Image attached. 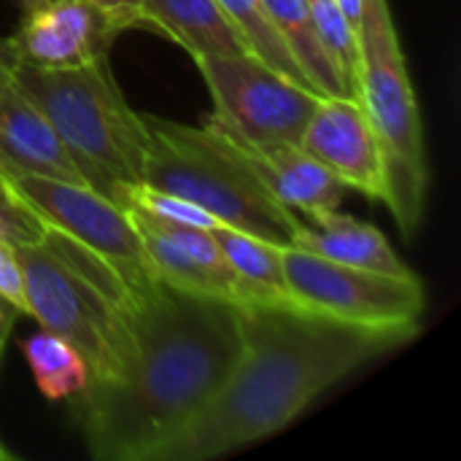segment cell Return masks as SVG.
Listing matches in <instances>:
<instances>
[{"instance_id": "cell-1", "label": "cell", "mask_w": 461, "mask_h": 461, "mask_svg": "<svg viewBox=\"0 0 461 461\" xmlns=\"http://www.w3.org/2000/svg\"><path fill=\"white\" fill-rule=\"evenodd\" d=\"M122 370L70 397L89 456L154 461L213 400L240 354L238 305L178 289L162 278L140 286Z\"/></svg>"}, {"instance_id": "cell-2", "label": "cell", "mask_w": 461, "mask_h": 461, "mask_svg": "<svg viewBox=\"0 0 461 461\" xmlns=\"http://www.w3.org/2000/svg\"><path fill=\"white\" fill-rule=\"evenodd\" d=\"M238 319L240 354L227 381L154 461H211L262 443L346 375L419 335V324H351L297 303H246Z\"/></svg>"}, {"instance_id": "cell-3", "label": "cell", "mask_w": 461, "mask_h": 461, "mask_svg": "<svg viewBox=\"0 0 461 461\" xmlns=\"http://www.w3.org/2000/svg\"><path fill=\"white\" fill-rule=\"evenodd\" d=\"M27 316L81 351L89 378H113L130 354L135 292L95 251L46 224L32 243L16 246Z\"/></svg>"}, {"instance_id": "cell-4", "label": "cell", "mask_w": 461, "mask_h": 461, "mask_svg": "<svg viewBox=\"0 0 461 461\" xmlns=\"http://www.w3.org/2000/svg\"><path fill=\"white\" fill-rule=\"evenodd\" d=\"M11 84L49 119L84 184L122 205L124 192L143 181L146 124L127 105L108 57L76 68L19 62Z\"/></svg>"}, {"instance_id": "cell-5", "label": "cell", "mask_w": 461, "mask_h": 461, "mask_svg": "<svg viewBox=\"0 0 461 461\" xmlns=\"http://www.w3.org/2000/svg\"><path fill=\"white\" fill-rule=\"evenodd\" d=\"M357 32V100L362 103L381 143L384 203L389 205L400 230L413 235L424 219L429 162L421 113L389 0H365Z\"/></svg>"}, {"instance_id": "cell-6", "label": "cell", "mask_w": 461, "mask_h": 461, "mask_svg": "<svg viewBox=\"0 0 461 461\" xmlns=\"http://www.w3.org/2000/svg\"><path fill=\"white\" fill-rule=\"evenodd\" d=\"M146 162L143 184L178 194L219 224L292 243L300 216L276 203L254 173L208 130L143 113Z\"/></svg>"}, {"instance_id": "cell-7", "label": "cell", "mask_w": 461, "mask_h": 461, "mask_svg": "<svg viewBox=\"0 0 461 461\" xmlns=\"http://www.w3.org/2000/svg\"><path fill=\"white\" fill-rule=\"evenodd\" d=\"M197 70L213 97V119L254 143H297L313 116V89L286 78L254 51L197 57Z\"/></svg>"}, {"instance_id": "cell-8", "label": "cell", "mask_w": 461, "mask_h": 461, "mask_svg": "<svg viewBox=\"0 0 461 461\" xmlns=\"http://www.w3.org/2000/svg\"><path fill=\"white\" fill-rule=\"evenodd\" d=\"M281 267L286 289L297 305L340 321L405 327L419 324L427 305L424 284L416 273L389 276L351 267L292 243L281 246Z\"/></svg>"}, {"instance_id": "cell-9", "label": "cell", "mask_w": 461, "mask_h": 461, "mask_svg": "<svg viewBox=\"0 0 461 461\" xmlns=\"http://www.w3.org/2000/svg\"><path fill=\"white\" fill-rule=\"evenodd\" d=\"M16 194L43 224L65 232L76 243L103 257L132 292L159 278L146 257L130 213L86 184L57 181L27 173H5Z\"/></svg>"}, {"instance_id": "cell-10", "label": "cell", "mask_w": 461, "mask_h": 461, "mask_svg": "<svg viewBox=\"0 0 461 461\" xmlns=\"http://www.w3.org/2000/svg\"><path fill=\"white\" fill-rule=\"evenodd\" d=\"M300 149L324 165L346 189L384 203V154L375 130L357 97H319Z\"/></svg>"}, {"instance_id": "cell-11", "label": "cell", "mask_w": 461, "mask_h": 461, "mask_svg": "<svg viewBox=\"0 0 461 461\" xmlns=\"http://www.w3.org/2000/svg\"><path fill=\"white\" fill-rule=\"evenodd\" d=\"M122 27L89 0H46L24 8L11 35L16 57L35 68H76L108 57Z\"/></svg>"}, {"instance_id": "cell-12", "label": "cell", "mask_w": 461, "mask_h": 461, "mask_svg": "<svg viewBox=\"0 0 461 461\" xmlns=\"http://www.w3.org/2000/svg\"><path fill=\"white\" fill-rule=\"evenodd\" d=\"M203 127H208L254 173L267 194L294 216L313 219L340 208L346 186L297 143H254L224 130L213 119Z\"/></svg>"}, {"instance_id": "cell-13", "label": "cell", "mask_w": 461, "mask_h": 461, "mask_svg": "<svg viewBox=\"0 0 461 461\" xmlns=\"http://www.w3.org/2000/svg\"><path fill=\"white\" fill-rule=\"evenodd\" d=\"M127 213L135 224V232L146 249L154 273L162 281L235 305L249 303L246 289L235 278L211 230L165 224L138 211H127Z\"/></svg>"}, {"instance_id": "cell-14", "label": "cell", "mask_w": 461, "mask_h": 461, "mask_svg": "<svg viewBox=\"0 0 461 461\" xmlns=\"http://www.w3.org/2000/svg\"><path fill=\"white\" fill-rule=\"evenodd\" d=\"M0 167L84 184L49 119L11 81L0 86Z\"/></svg>"}, {"instance_id": "cell-15", "label": "cell", "mask_w": 461, "mask_h": 461, "mask_svg": "<svg viewBox=\"0 0 461 461\" xmlns=\"http://www.w3.org/2000/svg\"><path fill=\"white\" fill-rule=\"evenodd\" d=\"M138 24L178 43L192 59L251 51L216 0H140Z\"/></svg>"}, {"instance_id": "cell-16", "label": "cell", "mask_w": 461, "mask_h": 461, "mask_svg": "<svg viewBox=\"0 0 461 461\" xmlns=\"http://www.w3.org/2000/svg\"><path fill=\"white\" fill-rule=\"evenodd\" d=\"M292 246L351 267H365L389 276H413V270L397 257V251L378 227L357 216L340 213V208L300 221Z\"/></svg>"}, {"instance_id": "cell-17", "label": "cell", "mask_w": 461, "mask_h": 461, "mask_svg": "<svg viewBox=\"0 0 461 461\" xmlns=\"http://www.w3.org/2000/svg\"><path fill=\"white\" fill-rule=\"evenodd\" d=\"M262 8L270 19L273 30L278 32V38L284 41V46L294 57L308 86L316 95H321V97H335V95L354 97L348 84L343 81L338 65L332 62V57L324 49L305 0H262Z\"/></svg>"}, {"instance_id": "cell-18", "label": "cell", "mask_w": 461, "mask_h": 461, "mask_svg": "<svg viewBox=\"0 0 461 461\" xmlns=\"http://www.w3.org/2000/svg\"><path fill=\"white\" fill-rule=\"evenodd\" d=\"M211 235L246 289L249 303H294L281 267V243L227 224H216Z\"/></svg>"}, {"instance_id": "cell-19", "label": "cell", "mask_w": 461, "mask_h": 461, "mask_svg": "<svg viewBox=\"0 0 461 461\" xmlns=\"http://www.w3.org/2000/svg\"><path fill=\"white\" fill-rule=\"evenodd\" d=\"M22 354L30 365L35 386L49 402L70 400L89 384V365L81 351L49 330L30 335L22 343Z\"/></svg>"}, {"instance_id": "cell-20", "label": "cell", "mask_w": 461, "mask_h": 461, "mask_svg": "<svg viewBox=\"0 0 461 461\" xmlns=\"http://www.w3.org/2000/svg\"><path fill=\"white\" fill-rule=\"evenodd\" d=\"M224 14L235 22V27L240 30V35L246 38L249 49L265 59L270 68H276L278 73H284L286 78L308 86L305 76L300 73L294 57L289 54V49L284 46V41L278 38V32L273 30L265 8H262V0H216ZM311 89V86H308Z\"/></svg>"}, {"instance_id": "cell-21", "label": "cell", "mask_w": 461, "mask_h": 461, "mask_svg": "<svg viewBox=\"0 0 461 461\" xmlns=\"http://www.w3.org/2000/svg\"><path fill=\"white\" fill-rule=\"evenodd\" d=\"M311 8V19L316 24V32L338 65L343 81L348 84L351 95L357 97V78H359V32L346 19V14L338 8L335 0H305Z\"/></svg>"}, {"instance_id": "cell-22", "label": "cell", "mask_w": 461, "mask_h": 461, "mask_svg": "<svg viewBox=\"0 0 461 461\" xmlns=\"http://www.w3.org/2000/svg\"><path fill=\"white\" fill-rule=\"evenodd\" d=\"M46 224L41 216L16 194L5 170L0 167V240L8 246H24L43 235Z\"/></svg>"}, {"instance_id": "cell-23", "label": "cell", "mask_w": 461, "mask_h": 461, "mask_svg": "<svg viewBox=\"0 0 461 461\" xmlns=\"http://www.w3.org/2000/svg\"><path fill=\"white\" fill-rule=\"evenodd\" d=\"M0 300L19 311V316H27V294L22 281V267L16 259L14 246L0 240Z\"/></svg>"}, {"instance_id": "cell-24", "label": "cell", "mask_w": 461, "mask_h": 461, "mask_svg": "<svg viewBox=\"0 0 461 461\" xmlns=\"http://www.w3.org/2000/svg\"><path fill=\"white\" fill-rule=\"evenodd\" d=\"M97 8H103L119 27L122 32L130 27H140L138 24V11H140V0H89Z\"/></svg>"}, {"instance_id": "cell-25", "label": "cell", "mask_w": 461, "mask_h": 461, "mask_svg": "<svg viewBox=\"0 0 461 461\" xmlns=\"http://www.w3.org/2000/svg\"><path fill=\"white\" fill-rule=\"evenodd\" d=\"M16 319H19V311L0 300V359H3V351H5V346H8V338H11V332H14ZM11 459H16V456H14V451L0 440V461H11Z\"/></svg>"}, {"instance_id": "cell-26", "label": "cell", "mask_w": 461, "mask_h": 461, "mask_svg": "<svg viewBox=\"0 0 461 461\" xmlns=\"http://www.w3.org/2000/svg\"><path fill=\"white\" fill-rule=\"evenodd\" d=\"M16 65H19V57H16V46L11 35H0V86L11 81Z\"/></svg>"}, {"instance_id": "cell-27", "label": "cell", "mask_w": 461, "mask_h": 461, "mask_svg": "<svg viewBox=\"0 0 461 461\" xmlns=\"http://www.w3.org/2000/svg\"><path fill=\"white\" fill-rule=\"evenodd\" d=\"M338 3V8L346 14V19L354 24V27H359V16H362V3L365 0H335Z\"/></svg>"}, {"instance_id": "cell-28", "label": "cell", "mask_w": 461, "mask_h": 461, "mask_svg": "<svg viewBox=\"0 0 461 461\" xmlns=\"http://www.w3.org/2000/svg\"><path fill=\"white\" fill-rule=\"evenodd\" d=\"M24 8H32V5H41V3H46V0H19Z\"/></svg>"}]
</instances>
